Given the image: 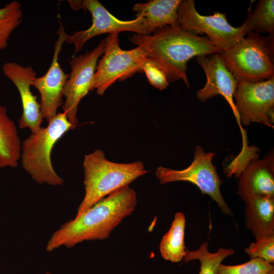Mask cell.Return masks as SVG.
I'll return each instance as SVG.
<instances>
[{
	"instance_id": "484cf974",
	"label": "cell",
	"mask_w": 274,
	"mask_h": 274,
	"mask_svg": "<svg viewBox=\"0 0 274 274\" xmlns=\"http://www.w3.org/2000/svg\"><path fill=\"white\" fill-rule=\"evenodd\" d=\"M44 274H52V273H51V272H46V273H44Z\"/></svg>"
},
{
	"instance_id": "ba28073f",
	"label": "cell",
	"mask_w": 274,
	"mask_h": 274,
	"mask_svg": "<svg viewBox=\"0 0 274 274\" xmlns=\"http://www.w3.org/2000/svg\"><path fill=\"white\" fill-rule=\"evenodd\" d=\"M180 26L196 35L206 34L208 39L223 51L247 35L245 22L238 27L231 25L225 14L219 11L204 16L197 11L194 0H181L178 9Z\"/></svg>"
},
{
	"instance_id": "603a6c76",
	"label": "cell",
	"mask_w": 274,
	"mask_h": 274,
	"mask_svg": "<svg viewBox=\"0 0 274 274\" xmlns=\"http://www.w3.org/2000/svg\"><path fill=\"white\" fill-rule=\"evenodd\" d=\"M216 274H274V265L261 258H255L235 265L220 263Z\"/></svg>"
},
{
	"instance_id": "5b68a950",
	"label": "cell",
	"mask_w": 274,
	"mask_h": 274,
	"mask_svg": "<svg viewBox=\"0 0 274 274\" xmlns=\"http://www.w3.org/2000/svg\"><path fill=\"white\" fill-rule=\"evenodd\" d=\"M273 37L252 32L220 53L237 82L257 83L274 77Z\"/></svg>"
},
{
	"instance_id": "5bb4252c",
	"label": "cell",
	"mask_w": 274,
	"mask_h": 274,
	"mask_svg": "<svg viewBox=\"0 0 274 274\" xmlns=\"http://www.w3.org/2000/svg\"><path fill=\"white\" fill-rule=\"evenodd\" d=\"M4 75L17 89L21 101L22 112L19 120L20 128H29L31 133L37 131L43 121L41 105L37 97L30 90L31 83L37 77L36 72L30 66H24L15 62H5L2 67Z\"/></svg>"
},
{
	"instance_id": "e0dca14e",
	"label": "cell",
	"mask_w": 274,
	"mask_h": 274,
	"mask_svg": "<svg viewBox=\"0 0 274 274\" xmlns=\"http://www.w3.org/2000/svg\"><path fill=\"white\" fill-rule=\"evenodd\" d=\"M245 201L246 227L254 236L274 235V197L252 196Z\"/></svg>"
},
{
	"instance_id": "30bf717a",
	"label": "cell",
	"mask_w": 274,
	"mask_h": 274,
	"mask_svg": "<svg viewBox=\"0 0 274 274\" xmlns=\"http://www.w3.org/2000/svg\"><path fill=\"white\" fill-rule=\"evenodd\" d=\"M67 2L72 9L87 10L92 16V24L88 29L76 31L72 35H66L65 42L74 45L75 53L80 51L87 41L103 33H119L128 31L146 35L143 20L141 18L131 20H120L110 13L97 0H70Z\"/></svg>"
},
{
	"instance_id": "52a82bcc",
	"label": "cell",
	"mask_w": 274,
	"mask_h": 274,
	"mask_svg": "<svg viewBox=\"0 0 274 274\" xmlns=\"http://www.w3.org/2000/svg\"><path fill=\"white\" fill-rule=\"evenodd\" d=\"M214 155V153L206 152L201 146H197L194 149L193 160L188 167L176 170L160 166L157 168L155 175L161 184L177 181H186L194 184L202 194L209 195L217 202L224 215L233 217V212L221 192L223 181L213 164Z\"/></svg>"
},
{
	"instance_id": "d6986e66",
	"label": "cell",
	"mask_w": 274,
	"mask_h": 274,
	"mask_svg": "<svg viewBox=\"0 0 274 274\" xmlns=\"http://www.w3.org/2000/svg\"><path fill=\"white\" fill-rule=\"evenodd\" d=\"M186 226L185 216L182 212L174 216L170 227L163 236L159 245L161 256L172 262H179L186 254L184 236Z\"/></svg>"
},
{
	"instance_id": "ffe728a7",
	"label": "cell",
	"mask_w": 274,
	"mask_h": 274,
	"mask_svg": "<svg viewBox=\"0 0 274 274\" xmlns=\"http://www.w3.org/2000/svg\"><path fill=\"white\" fill-rule=\"evenodd\" d=\"M245 22L247 35L268 32L274 36V1L260 0Z\"/></svg>"
},
{
	"instance_id": "6da1fadb",
	"label": "cell",
	"mask_w": 274,
	"mask_h": 274,
	"mask_svg": "<svg viewBox=\"0 0 274 274\" xmlns=\"http://www.w3.org/2000/svg\"><path fill=\"white\" fill-rule=\"evenodd\" d=\"M137 204L135 191L129 185L108 195L80 215L63 224L46 244L48 252L61 247L70 248L84 241L104 240L134 210Z\"/></svg>"
},
{
	"instance_id": "277c9868",
	"label": "cell",
	"mask_w": 274,
	"mask_h": 274,
	"mask_svg": "<svg viewBox=\"0 0 274 274\" xmlns=\"http://www.w3.org/2000/svg\"><path fill=\"white\" fill-rule=\"evenodd\" d=\"M48 123L47 126L31 133L21 143V165L37 183L61 186L64 181L53 166L52 151L64 134L75 127L63 112L57 113Z\"/></svg>"
},
{
	"instance_id": "7a4b0ae2",
	"label": "cell",
	"mask_w": 274,
	"mask_h": 274,
	"mask_svg": "<svg viewBox=\"0 0 274 274\" xmlns=\"http://www.w3.org/2000/svg\"><path fill=\"white\" fill-rule=\"evenodd\" d=\"M153 32L133 35L129 41L146 50L147 57L164 73L169 83L182 80L188 88V61L195 56L223 52L206 36L196 35L180 25L166 26Z\"/></svg>"
},
{
	"instance_id": "ac0fdd59",
	"label": "cell",
	"mask_w": 274,
	"mask_h": 274,
	"mask_svg": "<svg viewBox=\"0 0 274 274\" xmlns=\"http://www.w3.org/2000/svg\"><path fill=\"white\" fill-rule=\"evenodd\" d=\"M21 146L16 124L9 117L7 108L0 105V168L18 166Z\"/></svg>"
},
{
	"instance_id": "44dd1931",
	"label": "cell",
	"mask_w": 274,
	"mask_h": 274,
	"mask_svg": "<svg viewBox=\"0 0 274 274\" xmlns=\"http://www.w3.org/2000/svg\"><path fill=\"white\" fill-rule=\"evenodd\" d=\"M235 253L232 249L220 248L215 253L208 249V243H203L197 250L190 251L188 249L183 259L185 262L198 260L200 261V271L198 274H216L218 265L227 257Z\"/></svg>"
},
{
	"instance_id": "9c48e42d",
	"label": "cell",
	"mask_w": 274,
	"mask_h": 274,
	"mask_svg": "<svg viewBox=\"0 0 274 274\" xmlns=\"http://www.w3.org/2000/svg\"><path fill=\"white\" fill-rule=\"evenodd\" d=\"M105 47V39L93 49L73 57L70 62L71 72L63 88L62 95L65 100L62 110L74 127L78 122L77 113L79 105L81 99L92 90L98 60L103 55Z\"/></svg>"
},
{
	"instance_id": "3957f363",
	"label": "cell",
	"mask_w": 274,
	"mask_h": 274,
	"mask_svg": "<svg viewBox=\"0 0 274 274\" xmlns=\"http://www.w3.org/2000/svg\"><path fill=\"white\" fill-rule=\"evenodd\" d=\"M83 167L85 195L75 217L111 193L129 185L148 173L141 161L129 163L114 162L108 160L105 153L99 149L84 156Z\"/></svg>"
},
{
	"instance_id": "2e32d148",
	"label": "cell",
	"mask_w": 274,
	"mask_h": 274,
	"mask_svg": "<svg viewBox=\"0 0 274 274\" xmlns=\"http://www.w3.org/2000/svg\"><path fill=\"white\" fill-rule=\"evenodd\" d=\"M181 0H151L135 4L136 18L143 20L146 35L166 26H179L178 9Z\"/></svg>"
},
{
	"instance_id": "4fadbf2b",
	"label": "cell",
	"mask_w": 274,
	"mask_h": 274,
	"mask_svg": "<svg viewBox=\"0 0 274 274\" xmlns=\"http://www.w3.org/2000/svg\"><path fill=\"white\" fill-rule=\"evenodd\" d=\"M198 64L203 70L207 79L205 86L198 90L196 95L202 102L219 94L227 101L240 127L243 142H246V132L241 125L239 116L233 100L237 81L227 68L220 53L200 55L196 57Z\"/></svg>"
},
{
	"instance_id": "d4e9b609",
	"label": "cell",
	"mask_w": 274,
	"mask_h": 274,
	"mask_svg": "<svg viewBox=\"0 0 274 274\" xmlns=\"http://www.w3.org/2000/svg\"><path fill=\"white\" fill-rule=\"evenodd\" d=\"M142 72H144L151 85L160 90L165 89L169 85L164 73L149 58H146L142 65Z\"/></svg>"
},
{
	"instance_id": "7402d4cb",
	"label": "cell",
	"mask_w": 274,
	"mask_h": 274,
	"mask_svg": "<svg viewBox=\"0 0 274 274\" xmlns=\"http://www.w3.org/2000/svg\"><path fill=\"white\" fill-rule=\"evenodd\" d=\"M21 4L16 1L7 3L0 8V51L7 48L10 36L21 23Z\"/></svg>"
},
{
	"instance_id": "9a60e30c",
	"label": "cell",
	"mask_w": 274,
	"mask_h": 274,
	"mask_svg": "<svg viewBox=\"0 0 274 274\" xmlns=\"http://www.w3.org/2000/svg\"><path fill=\"white\" fill-rule=\"evenodd\" d=\"M238 195L245 201L252 196L274 197V159H251L239 176Z\"/></svg>"
},
{
	"instance_id": "8992f818",
	"label": "cell",
	"mask_w": 274,
	"mask_h": 274,
	"mask_svg": "<svg viewBox=\"0 0 274 274\" xmlns=\"http://www.w3.org/2000/svg\"><path fill=\"white\" fill-rule=\"evenodd\" d=\"M147 55L146 50L140 46L129 50L122 49L118 33L109 34L105 38L103 56L97 64L92 90L95 89L98 95H102L116 81L124 80L136 72H142V63Z\"/></svg>"
},
{
	"instance_id": "7c38bea8",
	"label": "cell",
	"mask_w": 274,
	"mask_h": 274,
	"mask_svg": "<svg viewBox=\"0 0 274 274\" xmlns=\"http://www.w3.org/2000/svg\"><path fill=\"white\" fill-rule=\"evenodd\" d=\"M56 33L58 38L54 44L52 60L48 70L43 76L34 78L31 83V86L40 93L41 113L47 122L57 114L58 108L63 104V88L69 77L59 62V54L67 34L60 21Z\"/></svg>"
},
{
	"instance_id": "8fae6325",
	"label": "cell",
	"mask_w": 274,
	"mask_h": 274,
	"mask_svg": "<svg viewBox=\"0 0 274 274\" xmlns=\"http://www.w3.org/2000/svg\"><path fill=\"white\" fill-rule=\"evenodd\" d=\"M233 97L241 125L258 122L273 128L274 77L257 83L237 82Z\"/></svg>"
},
{
	"instance_id": "cb8c5ba5",
	"label": "cell",
	"mask_w": 274,
	"mask_h": 274,
	"mask_svg": "<svg viewBox=\"0 0 274 274\" xmlns=\"http://www.w3.org/2000/svg\"><path fill=\"white\" fill-rule=\"evenodd\" d=\"M255 239V242L244 249L245 252L251 259L260 258L273 264L274 235L256 236Z\"/></svg>"
}]
</instances>
